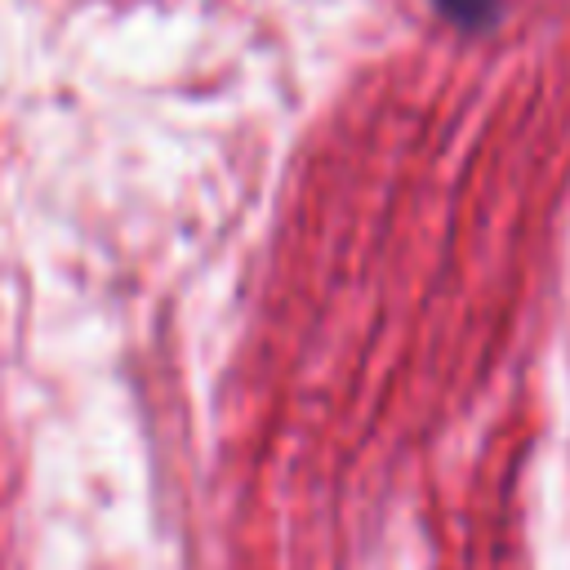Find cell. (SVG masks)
I'll return each instance as SVG.
<instances>
[{"mask_svg":"<svg viewBox=\"0 0 570 570\" xmlns=\"http://www.w3.org/2000/svg\"><path fill=\"white\" fill-rule=\"evenodd\" d=\"M436 4L459 22H485L494 13V0H436Z\"/></svg>","mask_w":570,"mask_h":570,"instance_id":"6da1fadb","label":"cell"}]
</instances>
